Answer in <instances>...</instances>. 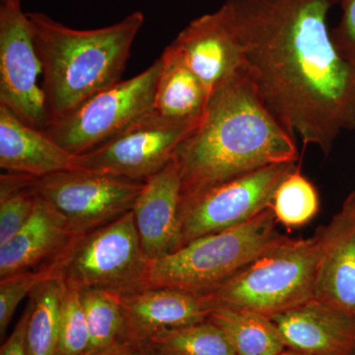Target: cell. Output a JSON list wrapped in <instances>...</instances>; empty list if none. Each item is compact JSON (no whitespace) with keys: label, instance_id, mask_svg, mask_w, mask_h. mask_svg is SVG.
<instances>
[{"label":"cell","instance_id":"8992f818","mask_svg":"<svg viewBox=\"0 0 355 355\" xmlns=\"http://www.w3.org/2000/svg\"><path fill=\"white\" fill-rule=\"evenodd\" d=\"M148 266L130 210L101 227L77 235L46 268L69 288L123 295L146 288Z\"/></svg>","mask_w":355,"mask_h":355},{"label":"cell","instance_id":"3957f363","mask_svg":"<svg viewBox=\"0 0 355 355\" xmlns=\"http://www.w3.org/2000/svg\"><path fill=\"white\" fill-rule=\"evenodd\" d=\"M27 14L41 62L51 121L120 83L144 22V14L135 11L106 27L77 30L44 13Z\"/></svg>","mask_w":355,"mask_h":355},{"label":"cell","instance_id":"44dd1931","mask_svg":"<svg viewBox=\"0 0 355 355\" xmlns=\"http://www.w3.org/2000/svg\"><path fill=\"white\" fill-rule=\"evenodd\" d=\"M64 291L62 279L50 277L30 294L26 327L28 355H55Z\"/></svg>","mask_w":355,"mask_h":355},{"label":"cell","instance_id":"603a6c76","mask_svg":"<svg viewBox=\"0 0 355 355\" xmlns=\"http://www.w3.org/2000/svg\"><path fill=\"white\" fill-rule=\"evenodd\" d=\"M146 343L169 355H236L227 336L209 318L161 331Z\"/></svg>","mask_w":355,"mask_h":355},{"label":"cell","instance_id":"7402d4cb","mask_svg":"<svg viewBox=\"0 0 355 355\" xmlns=\"http://www.w3.org/2000/svg\"><path fill=\"white\" fill-rule=\"evenodd\" d=\"M80 294L90 336L86 355L103 352L127 340L120 294L100 289L80 291Z\"/></svg>","mask_w":355,"mask_h":355},{"label":"cell","instance_id":"9a60e30c","mask_svg":"<svg viewBox=\"0 0 355 355\" xmlns=\"http://www.w3.org/2000/svg\"><path fill=\"white\" fill-rule=\"evenodd\" d=\"M125 338L144 345L156 334L209 318L200 294L174 288L146 287L121 295Z\"/></svg>","mask_w":355,"mask_h":355},{"label":"cell","instance_id":"4fadbf2b","mask_svg":"<svg viewBox=\"0 0 355 355\" xmlns=\"http://www.w3.org/2000/svg\"><path fill=\"white\" fill-rule=\"evenodd\" d=\"M182 181L172 160L144 182L132 211L147 261L173 253L181 247L180 203Z\"/></svg>","mask_w":355,"mask_h":355},{"label":"cell","instance_id":"484cf974","mask_svg":"<svg viewBox=\"0 0 355 355\" xmlns=\"http://www.w3.org/2000/svg\"><path fill=\"white\" fill-rule=\"evenodd\" d=\"M51 277L46 268L30 270L0 279V335L3 336L21 301Z\"/></svg>","mask_w":355,"mask_h":355},{"label":"cell","instance_id":"d4e9b609","mask_svg":"<svg viewBox=\"0 0 355 355\" xmlns=\"http://www.w3.org/2000/svg\"><path fill=\"white\" fill-rule=\"evenodd\" d=\"M90 336L80 291L65 286L55 355H86Z\"/></svg>","mask_w":355,"mask_h":355},{"label":"cell","instance_id":"52a82bcc","mask_svg":"<svg viewBox=\"0 0 355 355\" xmlns=\"http://www.w3.org/2000/svg\"><path fill=\"white\" fill-rule=\"evenodd\" d=\"M162 60L139 76L121 80L83 102L44 130L73 155L92 150L153 111Z\"/></svg>","mask_w":355,"mask_h":355},{"label":"cell","instance_id":"4dcf8cb0","mask_svg":"<svg viewBox=\"0 0 355 355\" xmlns=\"http://www.w3.org/2000/svg\"><path fill=\"white\" fill-rule=\"evenodd\" d=\"M277 355H306L304 354H301V352H295V350L292 349H284V352H280V354Z\"/></svg>","mask_w":355,"mask_h":355},{"label":"cell","instance_id":"f1b7e54d","mask_svg":"<svg viewBox=\"0 0 355 355\" xmlns=\"http://www.w3.org/2000/svg\"><path fill=\"white\" fill-rule=\"evenodd\" d=\"M141 352L142 345L125 340L108 349L88 355H141Z\"/></svg>","mask_w":355,"mask_h":355},{"label":"cell","instance_id":"f546056e","mask_svg":"<svg viewBox=\"0 0 355 355\" xmlns=\"http://www.w3.org/2000/svg\"><path fill=\"white\" fill-rule=\"evenodd\" d=\"M141 355H169L165 354V352H161L154 347L153 345H149V343H144L142 345Z\"/></svg>","mask_w":355,"mask_h":355},{"label":"cell","instance_id":"30bf717a","mask_svg":"<svg viewBox=\"0 0 355 355\" xmlns=\"http://www.w3.org/2000/svg\"><path fill=\"white\" fill-rule=\"evenodd\" d=\"M144 186V182L67 170L35 178L32 189L81 235L130 211Z\"/></svg>","mask_w":355,"mask_h":355},{"label":"cell","instance_id":"9c48e42d","mask_svg":"<svg viewBox=\"0 0 355 355\" xmlns=\"http://www.w3.org/2000/svg\"><path fill=\"white\" fill-rule=\"evenodd\" d=\"M200 121H174L150 113L87 153L76 155L73 169L146 182L174 157Z\"/></svg>","mask_w":355,"mask_h":355},{"label":"cell","instance_id":"ac0fdd59","mask_svg":"<svg viewBox=\"0 0 355 355\" xmlns=\"http://www.w3.org/2000/svg\"><path fill=\"white\" fill-rule=\"evenodd\" d=\"M76 155L0 104V167L35 178L73 169Z\"/></svg>","mask_w":355,"mask_h":355},{"label":"cell","instance_id":"ffe728a7","mask_svg":"<svg viewBox=\"0 0 355 355\" xmlns=\"http://www.w3.org/2000/svg\"><path fill=\"white\" fill-rule=\"evenodd\" d=\"M209 319L227 336L236 355H277L286 349L272 318L253 311L214 309Z\"/></svg>","mask_w":355,"mask_h":355},{"label":"cell","instance_id":"e0dca14e","mask_svg":"<svg viewBox=\"0 0 355 355\" xmlns=\"http://www.w3.org/2000/svg\"><path fill=\"white\" fill-rule=\"evenodd\" d=\"M76 236L62 214L37 197L29 221L17 234L0 245V279L46 268Z\"/></svg>","mask_w":355,"mask_h":355},{"label":"cell","instance_id":"5b68a950","mask_svg":"<svg viewBox=\"0 0 355 355\" xmlns=\"http://www.w3.org/2000/svg\"><path fill=\"white\" fill-rule=\"evenodd\" d=\"M277 223L270 207L235 227L187 243L149 263L146 287L196 294L214 291L286 239Z\"/></svg>","mask_w":355,"mask_h":355},{"label":"cell","instance_id":"4316f807","mask_svg":"<svg viewBox=\"0 0 355 355\" xmlns=\"http://www.w3.org/2000/svg\"><path fill=\"white\" fill-rule=\"evenodd\" d=\"M342 6L340 23L331 31V41L340 55L355 67V0H342Z\"/></svg>","mask_w":355,"mask_h":355},{"label":"cell","instance_id":"6da1fadb","mask_svg":"<svg viewBox=\"0 0 355 355\" xmlns=\"http://www.w3.org/2000/svg\"><path fill=\"white\" fill-rule=\"evenodd\" d=\"M334 0H227L222 6L261 101L303 146L328 155L355 128V67L327 26Z\"/></svg>","mask_w":355,"mask_h":355},{"label":"cell","instance_id":"1f68e13d","mask_svg":"<svg viewBox=\"0 0 355 355\" xmlns=\"http://www.w3.org/2000/svg\"><path fill=\"white\" fill-rule=\"evenodd\" d=\"M354 355H355V354H354Z\"/></svg>","mask_w":355,"mask_h":355},{"label":"cell","instance_id":"5bb4252c","mask_svg":"<svg viewBox=\"0 0 355 355\" xmlns=\"http://www.w3.org/2000/svg\"><path fill=\"white\" fill-rule=\"evenodd\" d=\"M272 319L286 349L306 355L355 354V316L318 299Z\"/></svg>","mask_w":355,"mask_h":355},{"label":"cell","instance_id":"83f0119b","mask_svg":"<svg viewBox=\"0 0 355 355\" xmlns=\"http://www.w3.org/2000/svg\"><path fill=\"white\" fill-rule=\"evenodd\" d=\"M29 311L26 307L15 328L0 349V355H28L26 347V327H27Z\"/></svg>","mask_w":355,"mask_h":355},{"label":"cell","instance_id":"ba28073f","mask_svg":"<svg viewBox=\"0 0 355 355\" xmlns=\"http://www.w3.org/2000/svg\"><path fill=\"white\" fill-rule=\"evenodd\" d=\"M297 165L266 166L181 197V247L202 236L235 227L270 209L275 191Z\"/></svg>","mask_w":355,"mask_h":355},{"label":"cell","instance_id":"7a4b0ae2","mask_svg":"<svg viewBox=\"0 0 355 355\" xmlns=\"http://www.w3.org/2000/svg\"><path fill=\"white\" fill-rule=\"evenodd\" d=\"M173 160L183 197L266 166L296 163L298 150L243 69L211 93L200 125Z\"/></svg>","mask_w":355,"mask_h":355},{"label":"cell","instance_id":"277c9868","mask_svg":"<svg viewBox=\"0 0 355 355\" xmlns=\"http://www.w3.org/2000/svg\"><path fill=\"white\" fill-rule=\"evenodd\" d=\"M324 226L306 239L286 237L202 296L209 311L248 310L272 318L315 298Z\"/></svg>","mask_w":355,"mask_h":355},{"label":"cell","instance_id":"7c38bea8","mask_svg":"<svg viewBox=\"0 0 355 355\" xmlns=\"http://www.w3.org/2000/svg\"><path fill=\"white\" fill-rule=\"evenodd\" d=\"M171 44L210 95L245 69L241 46L222 6L191 21Z\"/></svg>","mask_w":355,"mask_h":355},{"label":"cell","instance_id":"8fae6325","mask_svg":"<svg viewBox=\"0 0 355 355\" xmlns=\"http://www.w3.org/2000/svg\"><path fill=\"white\" fill-rule=\"evenodd\" d=\"M41 71L22 0H0V104L44 132L51 118L44 89L38 84Z\"/></svg>","mask_w":355,"mask_h":355},{"label":"cell","instance_id":"2e32d148","mask_svg":"<svg viewBox=\"0 0 355 355\" xmlns=\"http://www.w3.org/2000/svg\"><path fill=\"white\" fill-rule=\"evenodd\" d=\"M324 229L315 299L355 316V191Z\"/></svg>","mask_w":355,"mask_h":355},{"label":"cell","instance_id":"cb8c5ba5","mask_svg":"<svg viewBox=\"0 0 355 355\" xmlns=\"http://www.w3.org/2000/svg\"><path fill=\"white\" fill-rule=\"evenodd\" d=\"M319 209L317 189L302 174L299 163L296 169L279 184L273 196L272 209L275 218L284 227H302L317 216Z\"/></svg>","mask_w":355,"mask_h":355},{"label":"cell","instance_id":"d6986e66","mask_svg":"<svg viewBox=\"0 0 355 355\" xmlns=\"http://www.w3.org/2000/svg\"><path fill=\"white\" fill-rule=\"evenodd\" d=\"M153 113L174 121H202L210 93L191 71L176 49L170 44L161 55Z\"/></svg>","mask_w":355,"mask_h":355}]
</instances>
